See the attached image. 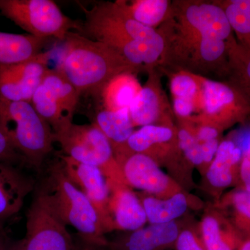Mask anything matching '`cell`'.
Returning <instances> with one entry per match:
<instances>
[{"label": "cell", "mask_w": 250, "mask_h": 250, "mask_svg": "<svg viewBox=\"0 0 250 250\" xmlns=\"http://www.w3.org/2000/svg\"><path fill=\"white\" fill-rule=\"evenodd\" d=\"M80 94L59 69H48L34 92L31 103L52 128L54 136L73 124Z\"/></svg>", "instance_id": "obj_8"}, {"label": "cell", "mask_w": 250, "mask_h": 250, "mask_svg": "<svg viewBox=\"0 0 250 250\" xmlns=\"http://www.w3.org/2000/svg\"><path fill=\"white\" fill-rule=\"evenodd\" d=\"M47 41L30 34L0 31V65H13L34 58L42 53Z\"/></svg>", "instance_id": "obj_21"}, {"label": "cell", "mask_w": 250, "mask_h": 250, "mask_svg": "<svg viewBox=\"0 0 250 250\" xmlns=\"http://www.w3.org/2000/svg\"><path fill=\"white\" fill-rule=\"evenodd\" d=\"M174 246L176 250H207L200 237L190 229L180 231Z\"/></svg>", "instance_id": "obj_32"}, {"label": "cell", "mask_w": 250, "mask_h": 250, "mask_svg": "<svg viewBox=\"0 0 250 250\" xmlns=\"http://www.w3.org/2000/svg\"><path fill=\"white\" fill-rule=\"evenodd\" d=\"M82 240V239H81ZM75 250H111L108 245H98L88 243L82 240L80 244L77 246L75 243Z\"/></svg>", "instance_id": "obj_36"}, {"label": "cell", "mask_w": 250, "mask_h": 250, "mask_svg": "<svg viewBox=\"0 0 250 250\" xmlns=\"http://www.w3.org/2000/svg\"><path fill=\"white\" fill-rule=\"evenodd\" d=\"M227 70L232 76L233 86L250 106V47L229 41Z\"/></svg>", "instance_id": "obj_26"}, {"label": "cell", "mask_w": 250, "mask_h": 250, "mask_svg": "<svg viewBox=\"0 0 250 250\" xmlns=\"http://www.w3.org/2000/svg\"><path fill=\"white\" fill-rule=\"evenodd\" d=\"M222 208L228 210L230 223L243 238H250V193L243 190H233L222 200Z\"/></svg>", "instance_id": "obj_27"}, {"label": "cell", "mask_w": 250, "mask_h": 250, "mask_svg": "<svg viewBox=\"0 0 250 250\" xmlns=\"http://www.w3.org/2000/svg\"><path fill=\"white\" fill-rule=\"evenodd\" d=\"M51 54V52H42L27 62L0 65V97L31 103L49 69Z\"/></svg>", "instance_id": "obj_12"}, {"label": "cell", "mask_w": 250, "mask_h": 250, "mask_svg": "<svg viewBox=\"0 0 250 250\" xmlns=\"http://www.w3.org/2000/svg\"><path fill=\"white\" fill-rule=\"evenodd\" d=\"M147 82L136 95L129 108L134 126L159 125L172 126L171 108L161 85L160 77L154 68L147 70Z\"/></svg>", "instance_id": "obj_14"}, {"label": "cell", "mask_w": 250, "mask_h": 250, "mask_svg": "<svg viewBox=\"0 0 250 250\" xmlns=\"http://www.w3.org/2000/svg\"><path fill=\"white\" fill-rule=\"evenodd\" d=\"M0 129L27 164L39 171L55 142L50 126L29 102L12 101L0 97Z\"/></svg>", "instance_id": "obj_5"}, {"label": "cell", "mask_w": 250, "mask_h": 250, "mask_svg": "<svg viewBox=\"0 0 250 250\" xmlns=\"http://www.w3.org/2000/svg\"><path fill=\"white\" fill-rule=\"evenodd\" d=\"M239 177L243 186V190L250 193V159L243 157L239 169Z\"/></svg>", "instance_id": "obj_35"}, {"label": "cell", "mask_w": 250, "mask_h": 250, "mask_svg": "<svg viewBox=\"0 0 250 250\" xmlns=\"http://www.w3.org/2000/svg\"><path fill=\"white\" fill-rule=\"evenodd\" d=\"M54 140L60 144L65 156L99 167L108 184H126L111 143L95 123H73L66 131L54 136Z\"/></svg>", "instance_id": "obj_6"}, {"label": "cell", "mask_w": 250, "mask_h": 250, "mask_svg": "<svg viewBox=\"0 0 250 250\" xmlns=\"http://www.w3.org/2000/svg\"><path fill=\"white\" fill-rule=\"evenodd\" d=\"M117 2L130 18L154 29L165 22L171 6L167 0H117Z\"/></svg>", "instance_id": "obj_25"}, {"label": "cell", "mask_w": 250, "mask_h": 250, "mask_svg": "<svg viewBox=\"0 0 250 250\" xmlns=\"http://www.w3.org/2000/svg\"><path fill=\"white\" fill-rule=\"evenodd\" d=\"M242 159L241 149L231 140L222 141L207 170V179L210 186L225 188L232 185L239 176Z\"/></svg>", "instance_id": "obj_19"}, {"label": "cell", "mask_w": 250, "mask_h": 250, "mask_svg": "<svg viewBox=\"0 0 250 250\" xmlns=\"http://www.w3.org/2000/svg\"><path fill=\"white\" fill-rule=\"evenodd\" d=\"M34 184V179L16 166L0 163V230L22 209Z\"/></svg>", "instance_id": "obj_15"}, {"label": "cell", "mask_w": 250, "mask_h": 250, "mask_svg": "<svg viewBox=\"0 0 250 250\" xmlns=\"http://www.w3.org/2000/svg\"><path fill=\"white\" fill-rule=\"evenodd\" d=\"M82 9L85 20L78 31L80 34L109 46L139 71H147L161 63L166 43L159 29L136 22L117 1Z\"/></svg>", "instance_id": "obj_2"}, {"label": "cell", "mask_w": 250, "mask_h": 250, "mask_svg": "<svg viewBox=\"0 0 250 250\" xmlns=\"http://www.w3.org/2000/svg\"><path fill=\"white\" fill-rule=\"evenodd\" d=\"M8 250H23L22 240L17 242H13Z\"/></svg>", "instance_id": "obj_38"}, {"label": "cell", "mask_w": 250, "mask_h": 250, "mask_svg": "<svg viewBox=\"0 0 250 250\" xmlns=\"http://www.w3.org/2000/svg\"><path fill=\"white\" fill-rule=\"evenodd\" d=\"M13 242L6 236L4 230H0V250H8Z\"/></svg>", "instance_id": "obj_37"}, {"label": "cell", "mask_w": 250, "mask_h": 250, "mask_svg": "<svg viewBox=\"0 0 250 250\" xmlns=\"http://www.w3.org/2000/svg\"><path fill=\"white\" fill-rule=\"evenodd\" d=\"M0 14L28 34L65 41L72 30H80L82 22L65 16L52 0H0Z\"/></svg>", "instance_id": "obj_7"}, {"label": "cell", "mask_w": 250, "mask_h": 250, "mask_svg": "<svg viewBox=\"0 0 250 250\" xmlns=\"http://www.w3.org/2000/svg\"><path fill=\"white\" fill-rule=\"evenodd\" d=\"M126 185L159 198L182 192L178 184L161 170L156 161L143 154H132L118 161Z\"/></svg>", "instance_id": "obj_11"}, {"label": "cell", "mask_w": 250, "mask_h": 250, "mask_svg": "<svg viewBox=\"0 0 250 250\" xmlns=\"http://www.w3.org/2000/svg\"><path fill=\"white\" fill-rule=\"evenodd\" d=\"M140 199L149 224L174 222L176 219L184 215L188 207L187 197L182 192L167 198L149 195Z\"/></svg>", "instance_id": "obj_24"}, {"label": "cell", "mask_w": 250, "mask_h": 250, "mask_svg": "<svg viewBox=\"0 0 250 250\" xmlns=\"http://www.w3.org/2000/svg\"><path fill=\"white\" fill-rule=\"evenodd\" d=\"M238 250H250V238H244Z\"/></svg>", "instance_id": "obj_39"}, {"label": "cell", "mask_w": 250, "mask_h": 250, "mask_svg": "<svg viewBox=\"0 0 250 250\" xmlns=\"http://www.w3.org/2000/svg\"><path fill=\"white\" fill-rule=\"evenodd\" d=\"M65 42L59 69L80 95L100 98L105 87L118 75L140 72L109 46L77 31L69 33Z\"/></svg>", "instance_id": "obj_3"}, {"label": "cell", "mask_w": 250, "mask_h": 250, "mask_svg": "<svg viewBox=\"0 0 250 250\" xmlns=\"http://www.w3.org/2000/svg\"><path fill=\"white\" fill-rule=\"evenodd\" d=\"M179 149L177 130L173 126L147 125L134 133L126 143L114 152L117 161L132 154H143L154 159L155 154Z\"/></svg>", "instance_id": "obj_17"}, {"label": "cell", "mask_w": 250, "mask_h": 250, "mask_svg": "<svg viewBox=\"0 0 250 250\" xmlns=\"http://www.w3.org/2000/svg\"><path fill=\"white\" fill-rule=\"evenodd\" d=\"M180 233L175 222L150 224L130 231L121 239L108 243L111 250H164L174 245Z\"/></svg>", "instance_id": "obj_18"}, {"label": "cell", "mask_w": 250, "mask_h": 250, "mask_svg": "<svg viewBox=\"0 0 250 250\" xmlns=\"http://www.w3.org/2000/svg\"><path fill=\"white\" fill-rule=\"evenodd\" d=\"M220 143L218 139L211 140V141H206V142L201 143L204 162L203 167H207V170L210 163L214 159Z\"/></svg>", "instance_id": "obj_33"}, {"label": "cell", "mask_w": 250, "mask_h": 250, "mask_svg": "<svg viewBox=\"0 0 250 250\" xmlns=\"http://www.w3.org/2000/svg\"><path fill=\"white\" fill-rule=\"evenodd\" d=\"M197 75L198 94L195 101V113L188 123L210 125L223 130L241 119L245 108L250 106L246 100L233 86Z\"/></svg>", "instance_id": "obj_9"}, {"label": "cell", "mask_w": 250, "mask_h": 250, "mask_svg": "<svg viewBox=\"0 0 250 250\" xmlns=\"http://www.w3.org/2000/svg\"><path fill=\"white\" fill-rule=\"evenodd\" d=\"M136 74L125 72L113 78L105 87L101 97L104 108L118 111L129 108L142 88Z\"/></svg>", "instance_id": "obj_22"}, {"label": "cell", "mask_w": 250, "mask_h": 250, "mask_svg": "<svg viewBox=\"0 0 250 250\" xmlns=\"http://www.w3.org/2000/svg\"><path fill=\"white\" fill-rule=\"evenodd\" d=\"M0 163L16 164L27 163L24 156L18 151L7 136L0 129Z\"/></svg>", "instance_id": "obj_31"}, {"label": "cell", "mask_w": 250, "mask_h": 250, "mask_svg": "<svg viewBox=\"0 0 250 250\" xmlns=\"http://www.w3.org/2000/svg\"><path fill=\"white\" fill-rule=\"evenodd\" d=\"M27 213L23 250H75V243L65 225L39 191Z\"/></svg>", "instance_id": "obj_10"}, {"label": "cell", "mask_w": 250, "mask_h": 250, "mask_svg": "<svg viewBox=\"0 0 250 250\" xmlns=\"http://www.w3.org/2000/svg\"><path fill=\"white\" fill-rule=\"evenodd\" d=\"M61 164L69 179L96 208L105 231H113L109 215L110 190L107 179L96 166L82 164L68 156H61Z\"/></svg>", "instance_id": "obj_13"}, {"label": "cell", "mask_w": 250, "mask_h": 250, "mask_svg": "<svg viewBox=\"0 0 250 250\" xmlns=\"http://www.w3.org/2000/svg\"><path fill=\"white\" fill-rule=\"evenodd\" d=\"M177 142L179 150L183 153L186 159L197 167H203L201 143L197 141L190 129L182 123L177 129Z\"/></svg>", "instance_id": "obj_30"}, {"label": "cell", "mask_w": 250, "mask_h": 250, "mask_svg": "<svg viewBox=\"0 0 250 250\" xmlns=\"http://www.w3.org/2000/svg\"><path fill=\"white\" fill-rule=\"evenodd\" d=\"M200 233L207 250H238L244 239L229 220L219 213L205 215Z\"/></svg>", "instance_id": "obj_20"}, {"label": "cell", "mask_w": 250, "mask_h": 250, "mask_svg": "<svg viewBox=\"0 0 250 250\" xmlns=\"http://www.w3.org/2000/svg\"><path fill=\"white\" fill-rule=\"evenodd\" d=\"M166 49L161 65L205 75L225 67L231 26L213 1H175L159 29Z\"/></svg>", "instance_id": "obj_1"}, {"label": "cell", "mask_w": 250, "mask_h": 250, "mask_svg": "<svg viewBox=\"0 0 250 250\" xmlns=\"http://www.w3.org/2000/svg\"><path fill=\"white\" fill-rule=\"evenodd\" d=\"M95 123L111 143L114 152L124 146L134 131L127 108L118 111L103 108L97 113Z\"/></svg>", "instance_id": "obj_23"}, {"label": "cell", "mask_w": 250, "mask_h": 250, "mask_svg": "<svg viewBox=\"0 0 250 250\" xmlns=\"http://www.w3.org/2000/svg\"><path fill=\"white\" fill-rule=\"evenodd\" d=\"M232 141L241 149L243 158L250 159V130H246L239 133L237 135L236 139Z\"/></svg>", "instance_id": "obj_34"}, {"label": "cell", "mask_w": 250, "mask_h": 250, "mask_svg": "<svg viewBox=\"0 0 250 250\" xmlns=\"http://www.w3.org/2000/svg\"><path fill=\"white\" fill-rule=\"evenodd\" d=\"M170 90L172 100L192 102L195 104L199 90L196 74L175 70L170 72Z\"/></svg>", "instance_id": "obj_29"}, {"label": "cell", "mask_w": 250, "mask_h": 250, "mask_svg": "<svg viewBox=\"0 0 250 250\" xmlns=\"http://www.w3.org/2000/svg\"><path fill=\"white\" fill-rule=\"evenodd\" d=\"M232 31L241 41L240 45L250 47V0H232L219 3Z\"/></svg>", "instance_id": "obj_28"}, {"label": "cell", "mask_w": 250, "mask_h": 250, "mask_svg": "<svg viewBox=\"0 0 250 250\" xmlns=\"http://www.w3.org/2000/svg\"><path fill=\"white\" fill-rule=\"evenodd\" d=\"M109 215L113 230L133 231L147 223L146 211L139 198L126 184H108Z\"/></svg>", "instance_id": "obj_16"}, {"label": "cell", "mask_w": 250, "mask_h": 250, "mask_svg": "<svg viewBox=\"0 0 250 250\" xmlns=\"http://www.w3.org/2000/svg\"><path fill=\"white\" fill-rule=\"evenodd\" d=\"M52 211L65 225L78 231L81 239L108 245L101 218L96 208L67 177L61 163L49 169L42 187L38 190Z\"/></svg>", "instance_id": "obj_4"}]
</instances>
